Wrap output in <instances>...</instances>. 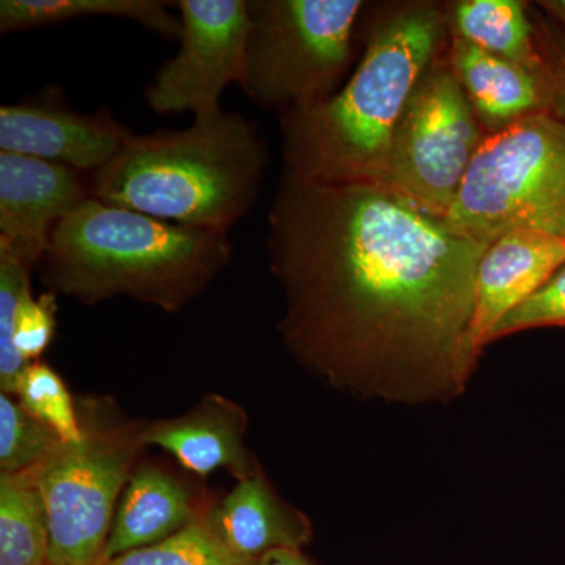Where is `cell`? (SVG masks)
<instances>
[{
	"instance_id": "22",
	"label": "cell",
	"mask_w": 565,
	"mask_h": 565,
	"mask_svg": "<svg viewBox=\"0 0 565 565\" xmlns=\"http://www.w3.org/2000/svg\"><path fill=\"white\" fill-rule=\"evenodd\" d=\"M11 397L0 394V471L14 475L40 468L63 441Z\"/></svg>"
},
{
	"instance_id": "11",
	"label": "cell",
	"mask_w": 565,
	"mask_h": 565,
	"mask_svg": "<svg viewBox=\"0 0 565 565\" xmlns=\"http://www.w3.org/2000/svg\"><path fill=\"white\" fill-rule=\"evenodd\" d=\"M129 131L110 110L79 114L58 96L0 107V151L95 173L120 152Z\"/></svg>"
},
{
	"instance_id": "12",
	"label": "cell",
	"mask_w": 565,
	"mask_h": 565,
	"mask_svg": "<svg viewBox=\"0 0 565 565\" xmlns=\"http://www.w3.org/2000/svg\"><path fill=\"white\" fill-rule=\"evenodd\" d=\"M565 264V241L533 230H512L487 248L476 275L470 343L476 356L498 322L525 302Z\"/></svg>"
},
{
	"instance_id": "23",
	"label": "cell",
	"mask_w": 565,
	"mask_h": 565,
	"mask_svg": "<svg viewBox=\"0 0 565 565\" xmlns=\"http://www.w3.org/2000/svg\"><path fill=\"white\" fill-rule=\"evenodd\" d=\"M103 565H243L212 537L202 516L159 544L132 550Z\"/></svg>"
},
{
	"instance_id": "6",
	"label": "cell",
	"mask_w": 565,
	"mask_h": 565,
	"mask_svg": "<svg viewBox=\"0 0 565 565\" xmlns=\"http://www.w3.org/2000/svg\"><path fill=\"white\" fill-rule=\"evenodd\" d=\"M248 35L239 87L263 109L333 95L352 58L360 0H247Z\"/></svg>"
},
{
	"instance_id": "2",
	"label": "cell",
	"mask_w": 565,
	"mask_h": 565,
	"mask_svg": "<svg viewBox=\"0 0 565 565\" xmlns=\"http://www.w3.org/2000/svg\"><path fill=\"white\" fill-rule=\"evenodd\" d=\"M449 39L438 3H405L382 17L343 90L278 111L285 170L316 184L386 191L394 128Z\"/></svg>"
},
{
	"instance_id": "1",
	"label": "cell",
	"mask_w": 565,
	"mask_h": 565,
	"mask_svg": "<svg viewBox=\"0 0 565 565\" xmlns=\"http://www.w3.org/2000/svg\"><path fill=\"white\" fill-rule=\"evenodd\" d=\"M267 256L294 359L359 396L426 399L473 374L476 275L490 245L371 185H323L282 170Z\"/></svg>"
},
{
	"instance_id": "27",
	"label": "cell",
	"mask_w": 565,
	"mask_h": 565,
	"mask_svg": "<svg viewBox=\"0 0 565 565\" xmlns=\"http://www.w3.org/2000/svg\"><path fill=\"white\" fill-rule=\"evenodd\" d=\"M537 7L565 28V0H544V2H537Z\"/></svg>"
},
{
	"instance_id": "5",
	"label": "cell",
	"mask_w": 565,
	"mask_h": 565,
	"mask_svg": "<svg viewBox=\"0 0 565 565\" xmlns=\"http://www.w3.org/2000/svg\"><path fill=\"white\" fill-rule=\"evenodd\" d=\"M444 223L484 245L522 228L565 241L564 122L534 115L487 136Z\"/></svg>"
},
{
	"instance_id": "10",
	"label": "cell",
	"mask_w": 565,
	"mask_h": 565,
	"mask_svg": "<svg viewBox=\"0 0 565 565\" xmlns=\"http://www.w3.org/2000/svg\"><path fill=\"white\" fill-rule=\"evenodd\" d=\"M88 199L90 173L0 151V252L35 267L55 226Z\"/></svg>"
},
{
	"instance_id": "9",
	"label": "cell",
	"mask_w": 565,
	"mask_h": 565,
	"mask_svg": "<svg viewBox=\"0 0 565 565\" xmlns=\"http://www.w3.org/2000/svg\"><path fill=\"white\" fill-rule=\"evenodd\" d=\"M180 47L145 92L156 114H222L225 88L241 84L248 35L247 0H180Z\"/></svg>"
},
{
	"instance_id": "25",
	"label": "cell",
	"mask_w": 565,
	"mask_h": 565,
	"mask_svg": "<svg viewBox=\"0 0 565 565\" xmlns=\"http://www.w3.org/2000/svg\"><path fill=\"white\" fill-rule=\"evenodd\" d=\"M531 18L552 79V115L565 125V29L552 24L542 14H531Z\"/></svg>"
},
{
	"instance_id": "20",
	"label": "cell",
	"mask_w": 565,
	"mask_h": 565,
	"mask_svg": "<svg viewBox=\"0 0 565 565\" xmlns=\"http://www.w3.org/2000/svg\"><path fill=\"white\" fill-rule=\"evenodd\" d=\"M36 470L0 475V565L50 563V525Z\"/></svg>"
},
{
	"instance_id": "19",
	"label": "cell",
	"mask_w": 565,
	"mask_h": 565,
	"mask_svg": "<svg viewBox=\"0 0 565 565\" xmlns=\"http://www.w3.org/2000/svg\"><path fill=\"white\" fill-rule=\"evenodd\" d=\"M161 0H2L0 32H24L84 18H125L169 40H180L181 20Z\"/></svg>"
},
{
	"instance_id": "26",
	"label": "cell",
	"mask_w": 565,
	"mask_h": 565,
	"mask_svg": "<svg viewBox=\"0 0 565 565\" xmlns=\"http://www.w3.org/2000/svg\"><path fill=\"white\" fill-rule=\"evenodd\" d=\"M243 565H318L303 555L302 550H275Z\"/></svg>"
},
{
	"instance_id": "17",
	"label": "cell",
	"mask_w": 565,
	"mask_h": 565,
	"mask_svg": "<svg viewBox=\"0 0 565 565\" xmlns=\"http://www.w3.org/2000/svg\"><path fill=\"white\" fill-rule=\"evenodd\" d=\"M193 511L188 490L172 475L152 465H141L122 490L104 563L132 550L159 544L192 525Z\"/></svg>"
},
{
	"instance_id": "13",
	"label": "cell",
	"mask_w": 565,
	"mask_h": 565,
	"mask_svg": "<svg viewBox=\"0 0 565 565\" xmlns=\"http://www.w3.org/2000/svg\"><path fill=\"white\" fill-rule=\"evenodd\" d=\"M247 414L221 394H207L188 414L141 427V445L159 446L200 478L218 468L236 481L258 470L245 446Z\"/></svg>"
},
{
	"instance_id": "4",
	"label": "cell",
	"mask_w": 565,
	"mask_h": 565,
	"mask_svg": "<svg viewBox=\"0 0 565 565\" xmlns=\"http://www.w3.org/2000/svg\"><path fill=\"white\" fill-rule=\"evenodd\" d=\"M267 162L258 125L222 111L185 129L129 134L120 152L92 174V199L228 234L255 206Z\"/></svg>"
},
{
	"instance_id": "16",
	"label": "cell",
	"mask_w": 565,
	"mask_h": 565,
	"mask_svg": "<svg viewBox=\"0 0 565 565\" xmlns=\"http://www.w3.org/2000/svg\"><path fill=\"white\" fill-rule=\"evenodd\" d=\"M35 267L0 252V388L14 396L29 363L39 362L57 329V296L33 297Z\"/></svg>"
},
{
	"instance_id": "7",
	"label": "cell",
	"mask_w": 565,
	"mask_h": 565,
	"mask_svg": "<svg viewBox=\"0 0 565 565\" xmlns=\"http://www.w3.org/2000/svg\"><path fill=\"white\" fill-rule=\"evenodd\" d=\"M486 137L445 51L416 82L394 128L386 191L444 221Z\"/></svg>"
},
{
	"instance_id": "8",
	"label": "cell",
	"mask_w": 565,
	"mask_h": 565,
	"mask_svg": "<svg viewBox=\"0 0 565 565\" xmlns=\"http://www.w3.org/2000/svg\"><path fill=\"white\" fill-rule=\"evenodd\" d=\"M82 427L79 441L58 445L36 470L50 525V563L58 565L104 564L118 501L143 448L141 427L93 422Z\"/></svg>"
},
{
	"instance_id": "14",
	"label": "cell",
	"mask_w": 565,
	"mask_h": 565,
	"mask_svg": "<svg viewBox=\"0 0 565 565\" xmlns=\"http://www.w3.org/2000/svg\"><path fill=\"white\" fill-rule=\"evenodd\" d=\"M446 57L487 136L534 115L552 114L548 66L526 68L457 36L449 39Z\"/></svg>"
},
{
	"instance_id": "15",
	"label": "cell",
	"mask_w": 565,
	"mask_h": 565,
	"mask_svg": "<svg viewBox=\"0 0 565 565\" xmlns=\"http://www.w3.org/2000/svg\"><path fill=\"white\" fill-rule=\"evenodd\" d=\"M202 520L241 564L275 550H302L311 541L310 520L275 493L262 468L237 481Z\"/></svg>"
},
{
	"instance_id": "21",
	"label": "cell",
	"mask_w": 565,
	"mask_h": 565,
	"mask_svg": "<svg viewBox=\"0 0 565 565\" xmlns=\"http://www.w3.org/2000/svg\"><path fill=\"white\" fill-rule=\"evenodd\" d=\"M14 396L29 414L46 424L63 444H73L84 437V427L73 397L61 375L50 364L29 363L18 381Z\"/></svg>"
},
{
	"instance_id": "24",
	"label": "cell",
	"mask_w": 565,
	"mask_h": 565,
	"mask_svg": "<svg viewBox=\"0 0 565 565\" xmlns=\"http://www.w3.org/2000/svg\"><path fill=\"white\" fill-rule=\"evenodd\" d=\"M542 327H565V264L556 270L525 302L498 322L489 337V344Z\"/></svg>"
},
{
	"instance_id": "18",
	"label": "cell",
	"mask_w": 565,
	"mask_h": 565,
	"mask_svg": "<svg viewBox=\"0 0 565 565\" xmlns=\"http://www.w3.org/2000/svg\"><path fill=\"white\" fill-rule=\"evenodd\" d=\"M530 7L520 0H459L445 6L449 35L505 61L545 70Z\"/></svg>"
},
{
	"instance_id": "3",
	"label": "cell",
	"mask_w": 565,
	"mask_h": 565,
	"mask_svg": "<svg viewBox=\"0 0 565 565\" xmlns=\"http://www.w3.org/2000/svg\"><path fill=\"white\" fill-rule=\"evenodd\" d=\"M233 253L228 234L88 199L52 232L41 281L85 305L125 296L177 313L206 291Z\"/></svg>"
},
{
	"instance_id": "28",
	"label": "cell",
	"mask_w": 565,
	"mask_h": 565,
	"mask_svg": "<svg viewBox=\"0 0 565 565\" xmlns=\"http://www.w3.org/2000/svg\"><path fill=\"white\" fill-rule=\"evenodd\" d=\"M44 565H58V564H54V563H47V564H44Z\"/></svg>"
}]
</instances>
